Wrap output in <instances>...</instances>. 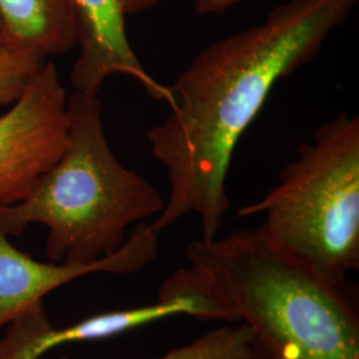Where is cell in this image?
<instances>
[{
  "label": "cell",
  "mask_w": 359,
  "mask_h": 359,
  "mask_svg": "<svg viewBox=\"0 0 359 359\" xmlns=\"http://www.w3.org/2000/svg\"><path fill=\"white\" fill-rule=\"evenodd\" d=\"M46 60L48 59L11 44L0 46V108L19 99Z\"/></svg>",
  "instance_id": "11"
},
{
  "label": "cell",
  "mask_w": 359,
  "mask_h": 359,
  "mask_svg": "<svg viewBox=\"0 0 359 359\" xmlns=\"http://www.w3.org/2000/svg\"><path fill=\"white\" fill-rule=\"evenodd\" d=\"M161 1L163 0H124V4L127 15H136L154 8Z\"/></svg>",
  "instance_id": "13"
},
{
  "label": "cell",
  "mask_w": 359,
  "mask_h": 359,
  "mask_svg": "<svg viewBox=\"0 0 359 359\" xmlns=\"http://www.w3.org/2000/svg\"><path fill=\"white\" fill-rule=\"evenodd\" d=\"M151 222L133 226L126 243L109 256L90 264L41 262L18 248L0 229V332L52 290L96 273L133 274L151 265L160 248Z\"/></svg>",
  "instance_id": "7"
},
{
  "label": "cell",
  "mask_w": 359,
  "mask_h": 359,
  "mask_svg": "<svg viewBox=\"0 0 359 359\" xmlns=\"http://www.w3.org/2000/svg\"><path fill=\"white\" fill-rule=\"evenodd\" d=\"M7 43L46 59L75 47L69 0H0Z\"/></svg>",
  "instance_id": "9"
},
{
  "label": "cell",
  "mask_w": 359,
  "mask_h": 359,
  "mask_svg": "<svg viewBox=\"0 0 359 359\" xmlns=\"http://www.w3.org/2000/svg\"><path fill=\"white\" fill-rule=\"evenodd\" d=\"M68 115L65 152L25 200L0 206V229L10 237L44 225L52 262L90 264L118 250L130 225L157 217L165 198L116 158L99 96L72 90Z\"/></svg>",
  "instance_id": "3"
},
{
  "label": "cell",
  "mask_w": 359,
  "mask_h": 359,
  "mask_svg": "<svg viewBox=\"0 0 359 359\" xmlns=\"http://www.w3.org/2000/svg\"><path fill=\"white\" fill-rule=\"evenodd\" d=\"M241 0H193V8L197 15H222Z\"/></svg>",
  "instance_id": "12"
},
{
  "label": "cell",
  "mask_w": 359,
  "mask_h": 359,
  "mask_svg": "<svg viewBox=\"0 0 359 359\" xmlns=\"http://www.w3.org/2000/svg\"><path fill=\"white\" fill-rule=\"evenodd\" d=\"M1 44H8V43H7V39H6L4 27H3V23H1V19H0V46Z\"/></svg>",
  "instance_id": "14"
},
{
  "label": "cell",
  "mask_w": 359,
  "mask_h": 359,
  "mask_svg": "<svg viewBox=\"0 0 359 359\" xmlns=\"http://www.w3.org/2000/svg\"><path fill=\"white\" fill-rule=\"evenodd\" d=\"M68 359V358H65ZM154 359H264L244 323L226 325Z\"/></svg>",
  "instance_id": "10"
},
{
  "label": "cell",
  "mask_w": 359,
  "mask_h": 359,
  "mask_svg": "<svg viewBox=\"0 0 359 359\" xmlns=\"http://www.w3.org/2000/svg\"><path fill=\"white\" fill-rule=\"evenodd\" d=\"M189 265L164 283L215 299L244 323L264 359H359V316L346 283H330L258 231L194 240Z\"/></svg>",
  "instance_id": "2"
},
{
  "label": "cell",
  "mask_w": 359,
  "mask_h": 359,
  "mask_svg": "<svg viewBox=\"0 0 359 359\" xmlns=\"http://www.w3.org/2000/svg\"><path fill=\"white\" fill-rule=\"evenodd\" d=\"M68 128V95L48 59L0 115V206L26 198L65 152Z\"/></svg>",
  "instance_id": "5"
},
{
  "label": "cell",
  "mask_w": 359,
  "mask_h": 359,
  "mask_svg": "<svg viewBox=\"0 0 359 359\" xmlns=\"http://www.w3.org/2000/svg\"><path fill=\"white\" fill-rule=\"evenodd\" d=\"M69 4L75 47L80 50L69 76L74 90L99 96L108 77L126 75L156 102L169 105V88L145 71L129 43L124 0H69Z\"/></svg>",
  "instance_id": "8"
},
{
  "label": "cell",
  "mask_w": 359,
  "mask_h": 359,
  "mask_svg": "<svg viewBox=\"0 0 359 359\" xmlns=\"http://www.w3.org/2000/svg\"><path fill=\"white\" fill-rule=\"evenodd\" d=\"M359 0H287L256 26L219 39L180 72L170 114L148 130L154 160L165 169L169 194L152 226L161 233L197 215L203 240L217 237L231 209V157L274 86L311 63Z\"/></svg>",
  "instance_id": "1"
},
{
  "label": "cell",
  "mask_w": 359,
  "mask_h": 359,
  "mask_svg": "<svg viewBox=\"0 0 359 359\" xmlns=\"http://www.w3.org/2000/svg\"><path fill=\"white\" fill-rule=\"evenodd\" d=\"M175 316L228 323L226 311L215 299L197 290L164 283L156 304L107 311L65 327L52 326L41 301L6 326L0 338V359H40L56 347L114 338Z\"/></svg>",
  "instance_id": "6"
},
{
  "label": "cell",
  "mask_w": 359,
  "mask_h": 359,
  "mask_svg": "<svg viewBox=\"0 0 359 359\" xmlns=\"http://www.w3.org/2000/svg\"><path fill=\"white\" fill-rule=\"evenodd\" d=\"M262 215L269 244L330 283H346L359 268V118L325 121L298 147L278 184L238 217Z\"/></svg>",
  "instance_id": "4"
}]
</instances>
